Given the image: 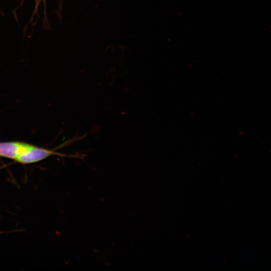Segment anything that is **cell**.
<instances>
[{"label":"cell","instance_id":"obj_2","mask_svg":"<svg viewBox=\"0 0 271 271\" xmlns=\"http://www.w3.org/2000/svg\"><path fill=\"white\" fill-rule=\"evenodd\" d=\"M55 154L52 151L33 146L27 152L19 156L16 161L22 164H31L40 161Z\"/></svg>","mask_w":271,"mask_h":271},{"label":"cell","instance_id":"obj_1","mask_svg":"<svg viewBox=\"0 0 271 271\" xmlns=\"http://www.w3.org/2000/svg\"><path fill=\"white\" fill-rule=\"evenodd\" d=\"M32 146L30 144L18 142L0 143V156L16 160Z\"/></svg>","mask_w":271,"mask_h":271}]
</instances>
